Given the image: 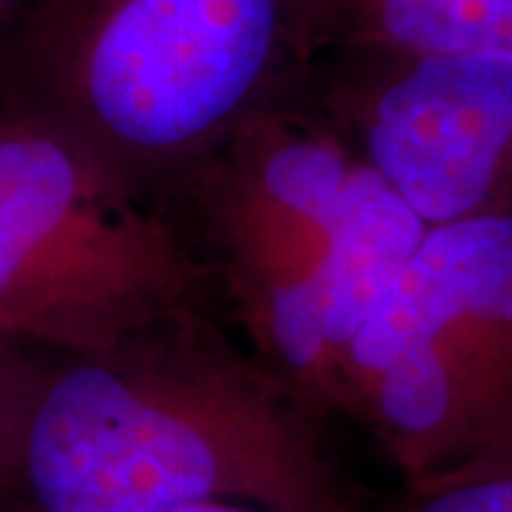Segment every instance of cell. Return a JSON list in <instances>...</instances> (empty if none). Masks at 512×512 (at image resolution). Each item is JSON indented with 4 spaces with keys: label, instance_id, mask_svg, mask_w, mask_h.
<instances>
[{
    "label": "cell",
    "instance_id": "cell-1",
    "mask_svg": "<svg viewBox=\"0 0 512 512\" xmlns=\"http://www.w3.org/2000/svg\"><path fill=\"white\" fill-rule=\"evenodd\" d=\"M325 416L211 311L94 353L37 350L0 512H353L356 490Z\"/></svg>",
    "mask_w": 512,
    "mask_h": 512
},
{
    "label": "cell",
    "instance_id": "cell-2",
    "mask_svg": "<svg viewBox=\"0 0 512 512\" xmlns=\"http://www.w3.org/2000/svg\"><path fill=\"white\" fill-rule=\"evenodd\" d=\"M302 0H26L0 29V103L163 205L239 128L305 92Z\"/></svg>",
    "mask_w": 512,
    "mask_h": 512
},
{
    "label": "cell",
    "instance_id": "cell-3",
    "mask_svg": "<svg viewBox=\"0 0 512 512\" xmlns=\"http://www.w3.org/2000/svg\"><path fill=\"white\" fill-rule=\"evenodd\" d=\"M214 305V276L163 205L40 117L0 103L3 339L94 353Z\"/></svg>",
    "mask_w": 512,
    "mask_h": 512
},
{
    "label": "cell",
    "instance_id": "cell-4",
    "mask_svg": "<svg viewBox=\"0 0 512 512\" xmlns=\"http://www.w3.org/2000/svg\"><path fill=\"white\" fill-rule=\"evenodd\" d=\"M512 214L430 225L353 336L339 410L413 481L512 444Z\"/></svg>",
    "mask_w": 512,
    "mask_h": 512
},
{
    "label": "cell",
    "instance_id": "cell-5",
    "mask_svg": "<svg viewBox=\"0 0 512 512\" xmlns=\"http://www.w3.org/2000/svg\"><path fill=\"white\" fill-rule=\"evenodd\" d=\"M305 100L427 225L498 214L512 168V55L325 52Z\"/></svg>",
    "mask_w": 512,
    "mask_h": 512
},
{
    "label": "cell",
    "instance_id": "cell-6",
    "mask_svg": "<svg viewBox=\"0 0 512 512\" xmlns=\"http://www.w3.org/2000/svg\"><path fill=\"white\" fill-rule=\"evenodd\" d=\"M359 157L305 100L254 117L208 154L165 211L214 276L217 296L308 271Z\"/></svg>",
    "mask_w": 512,
    "mask_h": 512
},
{
    "label": "cell",
    "instance_id": "cell-7",
    "mask_svg": "<svg viewBox=\"0 0 512 512\" xmlns=\"http://www.w3.org/2000/svg\"><path fill=\"white\" fill-rule=\"evenodd\" d=\"M316 57L512 55V0H302Z\"/></svg>",
    "mask_w": 512,
    "mask_h": 512
},
{
    "label": "cell",
    "instance_id": "cell-8",
    "mask_svg": "<svg viewBox=\"0 0 512 512\" xmlns=\"http://www.w3.org/2000/svg\"><path fill=\"white\" fill-rule=\"evenodd\" d=\"M410 490L402 512H512V444Z\"/></svg>",
    "mask_w": 512,
    "mask_h": 512
},
{
    "label": "cell",
    "instance_id": "cell-9",
    "mask_svg": "<svg viewBox=\"0 0 512 512\" xmlns=\"http://www.w3.org/2000/svg\"><path fill=\"white\" fill-rule=\"evenodd\" d=\"M35 356V348L0 336V473H3L12 427H15L20 402H23L26 384H29V376H32Z\"/></svg>",
    "mask_w": 512,
    "mask_h": 512
},
{
    "label": "cell",
    "instance_id": "cell-10",
    "mask_svg": "<svg viewBox=\"0 0 512 512\" xmlns=\"http://www.w3.org/2000/svg\"><path fill=\"white\" fill-rule=\"evenodd\" d=\"M168 512H271V510L245 507V504H200V507H183V510H168Z\"/></svg>",
    "mask_w": 512,
    "mask_h": 512
},
{
    "label": "cell",
    "instance_id": "cell-11",
    "mask_svg": "<svg viewBox=\"0 0 512 512\" xmlns=\"http://www.w3.org/2000/svg\"><path fill=\"white\" fill-rule=\"evenodd\" d=\"M23 3H26V0H0V29H3L9 20L15 18V15H18Z\"/></svg>",
    "mask_w": 512,
    "mask_h": 512
}]
</instances>
